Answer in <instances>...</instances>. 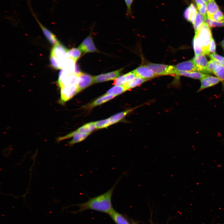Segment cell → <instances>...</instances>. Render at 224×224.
I'll list each match as a JSON object with an SVG mask.
<instances>
[{"mask_svg": "<svg viewBox=\"0 0 224 224\" xmlns=\"http://www.w3.org/2000/svg\"><path fill=\"white\" fill-rule=\"evenodd\" d=\"M119 179L113 186L106 192L97 196L90 198L84 203L77 204L79 207L77 212L90 209L109 214L113 209L111 198Z\"/></svg>", "mask_w": 224, "mask_h": 224, "instance_id": "1", "label": "cell"}, {"mask_svg": "<svg viewBox=\"0 0 224 224\" xmlns=\"http://www.w3.org/2000/svg\"><path fill=\"white\" fill-rule=\"evenodd\" d=\"M68 50L60 43L54 45L50 54L51 65L56 69L63 68L65 61L67 58V54Z\"/></svg>", "mask_w": 224, "mask_h": 224, "instance_id": "2", "label": "cell"}, {"mask_svg": "<svg viewBox=\"0 0 224 224\" xmlns=\"http://www.w3.org/2000/svg\"><path fill=\"white\" fill-rule=\"evenodd\" d=\"M207 24L203 23L198 27L196 31H195L198 37L203 50V54L209 55V47L211 40L212 38L211 30Z\"/></svg>", "mask_w": 224, "mask_h": 224, "instance_id": "3", "label": "cell"}, {"mask_svg": "<svg viewBox=\"0 0 224 224\" xmlns=\"http://www.w3.org/2000/svg\"><path fill=\"white\" fill-rule=\"evenodd\" d=\"M78 79V76L75 73H68L62 69L58 74V84L60 88L65 86L77 85Z\"/></svg>", "mask_w": 224, "mask_h": 224, "instance_id": "4", "label": "cell"}, {"mask_svg": "<svg viewBox=\"0 0 224 224\" xmlns=\"http://www.w3.org/2000/svg\"><path fill=\"white\" fill-rule=\"evenodd\" d=\"M147 66L156 75L172 74L177 72L174 66L151 63Z\"/></svg>", "mask_w": 224, "mask_h": 224, "instance_id": "5", "label": "cell"}, {"mask_svg": "<svg viewBox=\"0 0 224 224\" xmlns=\"http://www.w3.org/2000/svg\"><path fill=\"white\" fill-rule=\"evenodd\" d=\"M60 97L59 101L63 104L71 99L78 93L77 85L64 86L60 88Z\"/></svg>", "mask_w": 224, "mask_h": 224, "instance_id": "6", "label": "cell"}, {"mask_svg": "<svg viewBox=\"0 0 224 224\" xmlns=\"http://www.w3.org/2000/svg\"><path fill=\"white\" fill-rule=\"evenodd\" d=\"M77 76L78 79L77 85L78 93L94 83V76L82 72Z\"/></svg>", "mask_w": 224, "mask_h": 224, "instance_id": "7", "label": "cell"}, {"mask_svg": "<svg viewBox=\"0 0 224 224\" xmlns=\"http://www.w3.org/2000/svg\"><path fill=\"white\" fill-rule=\"evenodd\" d=\"M90 134L89 133H77L75 131L64 136L58 137L57 139V141L58 142H60L64 140L72 137V140H71L68 143V145L69 146H72L76 143L83 141Z\"/></svg>", "mask_w": 224, "mask_h": 224, "instance_id": "8", "label": "cell"}, {"mask_svg": "<svg viewBox=\"0 0 224 224\" xmlns=\"http://www.w3.org/2000/svg\"><path fill=\"white\" fill-rule=\"evenodd\" d=\"M205 55L203 54H201L195 55L192 60L198 67L200 72L209 74L210 73L207 70L208 62Z\"/></svg>", "mask_w": 224, "mask_h": 224, "instance_id": "9", "label": "cell"}, {"mask_svg": "<svg viewBox=\"0 0 224 224\" xmlns=\"http://www.w3.org/2000/svg\"><path fill=\"white\" fill-rule=\"evenodd\" d=\"M82 52L85 53L97 51L92 37L89 36L82 42L78 47Z\"/></svg>", "mask_w": 224, "mask_h": 224, "instance_id": "10", "label": "cell"}, {"mask_svg": "<svg viewBox=\"0 0 224 224\" xmlns=\"http://www.w3.org/2000/svg\"><path fill=\"white\" fill-rule=\"evenodd\" d=\"M177 72H198L199 71L192 59L180 63L175 66Z\"/></svg>", "mask_w": 224, "mask_h": 224, "instance_id": "11", "label": "cell"}, {"mask_svg": "<svg viewBox=\"0 0 224 224\" xmlns=\"http://www.w3.org/2000/svg\"><path fill=\"white\" fill-rule=\"evenodd\" d=\"M137 77L148 79L154 77L156 75L147 66L139 67L133 71Z\"/></svg>", "mask_w": 224, "mask_h": 224, "instance_id": "12", "label": "cell"}, {"mask_svg": "<svg viewBox=\"0 0 224 224\" xmlns=\"http://www.w3.org/2000/svg\"><path fill=\"white\" fill-rule=\"evenodd\" d=\"M122 68L107 73L94 76V83H99L114 80L118 77Z\"/></svg>", "mask_w": 224, "mask_h": 224, "instance_id": "13", "label": "cell"}, {"mask_svg": "<svg viewBox=\"0 0 224 224\" xmlns=\"http://www.w3.org/2000/svg\"><path fill=\"white\" fill-rule=\"evenodd\" d=\"M33 15L40 26L45 37L49 42L54 46L60 43L55 35L44 27L39 21L37 17L33 13Z\"/></svg>", "mask_w": 224, "mask_h": 224, "instance_id": "14", "label": "cell"}, {"mask_svg": "<svg viewBox=\"0 0 224 224\" xmlns=\"http://www.w3.org/2000/svg\"><path fill=\"white\" fill-rule=\"evenodd\" d=\"M220 81L218 77L208 75L207 76L200 79L201 85L198 91L213 86L218 83Z\"/></svg>", "mask_w": 224, "mask_h": 224, "instance_id": "15", "label": "cell"}, {"mask_svg": "<svg viewBox=\"0 0 224 224\" xmlns=\"http://www.w3.org/2000/svg\"><path fill=\"white\" fill-rule=\"evenodd\" d=\"M136 77L135 74L132 71L117 77L114 80L113 84L116 86L123 85Z\"/></svg>", "mask_w": 224, "mask_h": 224, "instance_id": "16", "label": "cell"}, {"mask_svg": "<svg viewBox=\"0 0 224 224\" xmlns=\"http://www.w3.org/2000/svg\"><path fill=\"white\" fill-rule=\"evenodd\" d=\"M109 214L116 224H130L124 216L114 209Z\"/></svg>", "mask_w": 224, "mask_h": 224, "instance_id": "17", "label": "cell"}, {"mask_svg": "<svg viewBox=\"0 0 224 224\" xmlns=\"http://www.w3.org/2000/svg\"><path fill=\"white\" fill-rule=\"evenodd\" d=\"M176 74L194 79L200 80L208 75L198 72H186L178 71L177 72Z\"/></svg>", "mask_w": 224, "mask_h": 224, "instance_id": "18", "label": "cell"}, {"mask_svg": "<svg viewBox=\"0 0 224 224\" xmlns=\"http://www.w3.org/2000/svg\"><path fill=\"white\" fill-rule=\"evenodd\" d=\"M135 108L130 109L118 113L109 118L111 125L115 124L123 119L130 112Z\"/></svg>", "mask_w": 224, "mask_h": 224, "instance_id": "19", "label": "cell"}, {"mask_svg": "<svg viewBox=\"0 0 224 224\" xmlns=\"http://www.w3.org/2000/svg\"><path fill=\"white\" fill-rule=\"evenodd\" d=\"M115 96H116L112 95L104 94L89 105L87 107L89 108H92L100 105L113 99Z\"/></svg>", "mask_w": 224, "mask_h": 224, "instance_id": "20", "label": "cell"}, {"mask_svg": "<svg viewBox=\"0 0 224 224\" xmlns=\"http://www.w3.org/2000/svg\"><path fill=\"white\" fill-rule=\"evenodd\" d=\"M206 8L207 16L210 19L219 10V7L214 0L208 1L206 4Z\"/></svg>", "mask_w": 224, "mask_h": 224, "instance_id": "21", "label": "cell"}, {"mask_svg": "<svg viewBox=\"0 0 224 224\" xmlns=\"http://www.w3.org/2000/svg\"><path fill=\"white\" fill-rule=\"evenodd\" d=\"M95 129H96L95 122H93L84 125L75 131L77 133L90 134Z\"/></svg>", "mask_w": 224, "mask_h": 224, "instance_id": "22", "label": "cell"}, {"mask_svg": "<svg viewBox=\"0 0 224 224\" xmlns=\"http://www.w3.org/2000/svg\"><path fill=\"white\" fill-rule=\"evenodd\" d=\"M147 79L136 77L133 80L126 83L124 85L127 90H128L141 85Z\"/></svg>", "mask_w": 224, "mask_h": 224, "instance_id": "23", "label": "cell"}, {"mask_svg": "<svg viewBox=\"0 0 224 224\" xmlns=\"http://www.w3.org/2000/svg\"><path fill=\"white\" fill-rule=\"evenodd\" d=\"M127 91L124 85H115L108 90L105 95H110L117 96Z\"/></svg>", "mask_w": 224, "mask_h": 224, "instance_id": "24", "label": "cell"}, {"mask_svg": "<svg viewBox=\"0 0 224 224\" xmlns=\"http://www.w3.org/2000/svg\"><path fill=\"white\" fill-rule=\"evenodd\" d=\"M81 54V51L79 49L73 48L68 50L67 56L68 58L72 59L76 62L80 57Z\"/></svg>", "mask_w": 224, "mask_h": 224, "instance_id": "25", "label": "cell"}, {"mask_svg": "<svg viewBox=\"0 0 224 224\" xmlns=\"http://www.w3.org/2000/svg\"><path fill=\"white\" fill-rule=\"evenodd\" d=\"M193 46L195 55L203 54L202 47L200 43L197 35L195 34L193 42Z\"/></svg>", "mask_w": 224, "mask_h": 224, "instance_id": "26", "label": "cell"}, {"mask_svg": "<svg viewBox=\"0 0 224 224\" xmlns=\"http://www.w3.org/2000/svg\"><path fill=\"white\" fill-rule=\"evenodd\" d=\"M204 22V17L199 12L197 11L193 24L195 31H196L198 27Z\"/></svg>", "mask_w": 224, "mask_h": 224, "instance_id": "27", "label": "cell"}, {"mask_svg": "<svg viewBox=\"0 0 224 224\" xmlns=\"http://www.w3.org/2000/svg\"><path fill=\"white\" fill-rule=\"evenodd\" d=\"M205 22L210 27L224 26V20L217 22L213 21L209 18L208 16L204 18Z\"/></svg>", "mask_w": 224, "mask_h": 224, "instance_id": "28", "label": "cell"}, {"mask_svg": "<svg viewBox=\"0 0 224 224\" xmlns=\"http://www.w3.org/2000/svg\"><path fill=\"white\" fill-rule=\"evenodd\" d=\"M213 74L216 75L221 81H224V66L220 65L214 70Z\"/></svg>", "mask_w": 224, "mask_h": 224, "instance_id": "29", "label": "cell"}, {"mask_svg": "<svg viewBox=\"0 0 224 224\" xmlns=\"http://www.w3.org/2000/svg\"><path fill=\"white\" fill-rule=\"evenodd\" d=\"M221 64L217 61L213 59H211L208 62L207 70L210 73H213L216 68Z\"/></svg>", "mask_w": 224, "mask_h": 224, "instance_id": "30", "label": "cell"}, {"mask_svg": "<svg viewBox=\"0 0 224 224\" xmlns=\"http://www.w3.org/2000/svg\"><path fill=\"white\" fill-rule=\"evenodd\" d=\"M96 129L105 128L111 125L109 119L95 122Z\"/></svg>", "mask_w": 224, "mask_h": 224, "instance_id": "31", "label": "cell"}, {"mask_svg": "<svg viewBox=\"0 0 224 224\" xmlns=\"http://www.w3.org/2000/svg\"><path fill=\"white\" fill-rule=\"evenodd\" d=\"M189 7L190 10V16L189 21L193 24L197 11L195 5L192 3Z\"/></svg>", "mask_w": 224, "mask_h": 224, "instance_id": "32", "label": "cell"}, {"mask_svg": "<svg viewBox=\"0 0 224 224\" xmlns=\"http://www.w3.org/2000/svg\"><path fill=\"white\" fill-rule=\"evenodd\" d=\"M210 19L215 21H221L224 20V15L220 10H219L214 14Z\"/></svg>", "mask_w": 224, "mask_h": 224, "instance_id": "33", "label": "cell"}, {"mask_svg": "<svg viewBox=\"0 0 224 224\" xmlns=\"http://www.w3.org/2000/svg\"><path fill=\"white\" fill-rule=\"evenodd\" d=\"M208 55L209 57L212 59L217 61L221 65L224 66V57L215 53L210 54Z\"/></svg>", "mask_w": 224, "mask_h": 224, "instance_id": "34", "label": "cell"}, {"mask_svg": "<svg viewBox=\"0 0 224 224\" xmlns=\"http://www.w3.org/2000/svg\"><path fill=\"white\" fill-rule=\"evenodd\" d=\"M197 6L199 12L203 16L204 18L207 16L206 4L204 3L202 4L197 5Z\"/></svg>", "mask_w": 224, "mask_h": 224, "instance_id": "35", "label": "cell"}, {"mask_svg": "<svg viewBox=\"0 0 224 224\" xmlns=\"http://www.w3.org/2000/svg\"><path fill=\"white\" fill-rule=\"evenodd\" d=\"M134 0H124L127 6V15L128 16H132V12L131 6Z\"/></svg>", "mask_w": 224, "mask_h": 224, "instance_id": "36", "label": "cell"}, {"mask_svg": "<svg viewBox=\"0 0 224 224\" xmlns=\"http://www.w3.org/2000/svg\"><path fill=\"white\" fill-rule=\"evenodd\" d=\"M209 51L210 53L212 54L215 53L216 52L215 43L212 37L211 40L209 45Z\"/></svg>", "mask_w": 224, "mask_h": 224, "instance_id": "37", "label": "cell"}, {"mask_svg": "<svg viewBox=\"0 0 224 224\" xmlns=\"http://www.w3.org/2000/svg\"><path fill=\"white\" fill-rule=\"evenodd\" d=\"M184 18L188 21H189L190 16V10L189 7L186 8L184 13Z\"/></svg>", "mask_w": 224, "mask_h": 224, "instance_id": "38", "label": "cell"}, {"mask_svg": "<svg viewBox=\"0 0 224 224\" xmlns=\"http://www.w3.org/2000/svg\"><path fill=\"white\" fill-rule=\"evenodd\" d=\"M81 72L78 65L76 63L74 73L78 75Z\"/></svg>", "mask_w": 224, "mask_h": 224, "instance_id": "39", "label": "cell"}, {"mask_svg": "<svg viewBox=\"0 0 224 224\" xmlns=\"http://www.w3.org/2000/svg\"><path fill=\"white\" fill-rule=\"evenodd\" d=\"M221 45L222 47L224 49V39L222 42Z\"/></svg>", "mask_w": 224, "mask_h": 224, "instance_id": "40", "label": "cell"}, {"mask_svg": "<svg viewBox=\"0 0 224 224\" xmlns=\"http://www.w3.org/2000/svg\"><path fill=\"white\" fill-rule=\"evenodd\" d=\"M205 3L206 4L208 2V0H203Z\"/></svg>", "mask_w": 224, "mask_h": 224, "instance_id": "41", "label": "cell"}, {"mask_svg": "<svg viewBox=\"0 0 224 224\" xmlns=\"http://www.w3.org/2000/svg\"><path fill=\"white\" fill-rule=\"evenodd\" d=\"M214 0H208V1H214Z\"/></svg>", "mask_w": 224, "mask_h": 224, "instance_id": "42", "label": "cell"}, {"mask_svg": "<svg viewBox=\"0 0 224 224\" xmlns=\"http://www.w3.org/2000/svg\"><path fill=\"white\" fill-rule=\"evenodd\" d=\"M194 1H195V0H193Z\"/></svg>", "mask_w": 224, "mask_h": 224, "instance_id": "43", "label": "cell"}]
</instances>
